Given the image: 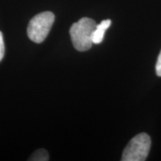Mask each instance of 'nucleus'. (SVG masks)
I'll return each instance as SVG.
<instances>
[{
  "label": "nucleus",
  "mask_w": 161,
  "mask_h": 161,
  "mask_svg": "<svg viewBox=\"0 0 161 161\" xmlns=\"http://www.w3.org/2000/svg\"><path fill=\"white\" fill-rule=\"evenodd\" d=\"M96 25L93 19L84 17L73 23L70 28L69 34L74 47L79 52L90 49L93 43L92 37Z\"/></svg>",
  "instance_id": "obj_1"
},
{
  "label": "nucleus",
  "mask_w": 161,
  "mask_h": 161,
  "mask_svg": "<svg viewBox=\"0 0 161 161\" xmlns=\"http://www.w3.org/2000/svg\"><path fill=\"white\" fill-rule=\"evenodd\" d=\"M150 136L141 133L133 137L122 153V161H144L148 158L151 148Z\"/></svg>",
  "instance_id": "obj_3"
},
{
  "label": "nucleus",
  "mask_w": 161,
  "mask_h": 161,
  "mask_svg": "<svg viewBox=\"0 0 161 161\" xmlns=\"http://www.w3.org/2000/svg\"><path fill=\"white\" fill-rule=\"evenodd\" d=\"M29 160L32 161H46L49 160V154L45 149H38L32 154Z\"/></svg>",
  "instance_id": "obj_5"
},
{
  "label": "nucleus",
  "mask_w": 161,
  "mask_h": 161,
  "mask_svg": "<svg viewBox=\"0 0 161 161\" xmlns=\"http://www.w3.org/2000/svg\"><path fill=\"white\" fill-rule=\"evenodd\" d=\"M55 21V15L51 11H44L30 20L27 29L28 37L36 43H41L49 35Z\"/></svg>",
  "instance_id": "obj_2"
},
{
  "label": "nucleus",
  "mask_w": 161,
  "mask_h": 161,
  "mask_svg": "<svg viewBox=\"0 0 161 161\" xmlns=\"http://www.w3.org/2000/svg\"><path fill=\"white\" fill-rule=\"evenodd\" d=\"M111 25V20L105 19L96 25V27L92 33V40L93 44H99L103 41L106 30Z\"/></svg>",
  "instance_id": "obj_4"
},
{
  "label": "nucleus",
  "mask_w": 161,
  "mask_h": 161,
  "mask_svg": "<svg viewBox=\"0 0 161 161\" xmlns=\"http://www.w3.org/2000/svg\"><path fill=\"white\" fill-rule=\"evenodd\" d=\"M156 73L158 76H161V51L159 54L158 60H157L156 64Z\"/></svg>",
  "instance_id": "obj_7"
},
{
  "label": "nucleus",
  "mask_w": 161,
  "mask_h": 161,
  "mask_svg": "<svg viewBox=\"0 0 161 161\" xmlns=\"http://www.w3.org/2000/svg\"><path fill=\"white\" fill-rule=\"evenodd\" d=\"M4 55H5V44H4L3 33L0 31V62L3 59Z\"/></svg>",
  "instance_id": "obj_6"
}]
</instances>
